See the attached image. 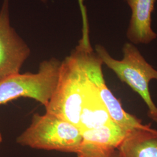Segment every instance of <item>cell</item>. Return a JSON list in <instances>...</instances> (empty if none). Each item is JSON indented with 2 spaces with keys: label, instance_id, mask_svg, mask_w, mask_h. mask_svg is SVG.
Returning a JSON list of instances; mask_svg holds the SVG:
<instances>
[{
  "label": "cell",
  "instance_id": "13",
  "mask_svg": "<svg viewBox=\"0 0 157 157\" xmlns=\"http://www.w3.org/2000/svg\"><path fill=\"white\" fill-rule=\"evenodd\" d=\"M147 115L149 118H151L152 121H154V122L157 123V113H154V114L147 113Z\"/></svg>",
  "mask_w": 157,
  "mask_h": 157
},
{
  "label": "cell",
  "instance_id": "2",
  "mask_svg": "<svg viewBox=\"0 0 157 157\" xmlns=\"http://www.w3.org/2000/svg\"><path fill=\"white\" fill-rule=\"evenodd\" d=\"M88 82L83 67L73 50L61 61L56 88L45 107L46 112L78 128Z\"/></svg>",
  "mask_w": 157,
  "mask_h": 157
},
{
  "label": "cell",
  "instance_id": "9",
  "mask_svg": "<svg viewBox=\"0 0 157 157\" xmlns=\"http://www.w3.org/2000/svg\"><path fill=\"white\" fill-rule=\"evenodd\" d=\"M112 121L97 90L89 80L80 116L79 129L82 132L95 129L107 124Z\"/></svg>",
  "mask_w": 157,
  "mask_h": 157
},
{
  "label": "cell",
  "instance_id": "11",
  "mask_svg": "<svg viewBox=\"0 0 157 157\" xmlns=\"http://www.w3.org/2000/svg\"><path fill=\"white\" fill-rule=\"evenodd\" d=\"M78 157H120L118 149H103L93 146L81 145Z\"/></svg>",
  "mask_w": 157,
  "mask_h": 157
},
{
  "label": "cell",
  "instance_id": "5",
  "mask_svg": "<svg viewBox=\"0 0 157 157\" xmlns=\"http://www.w3.org/2000/svg\"><path fill=\"white\" fill-rule=\"evenodd\" d=\"M73 51L78 57L89 80L97 90L112 120L128 131L146 128L147 125L142 124L139 119L124 110L120 101L108 88L102 71L103 62L93 50L90 38H81Z\"/></svg>",
  "mask_w": 157,
  "mask_h": 157
},
{
  "label": "cell",
  "instance_id": "7",
  "mask_svg": "<svg viewBox=\"0 0 157 157\" xmlns=\"http://www.w3.org/2000/svg\"><path fill=\"white\" fill-rule=\"evenodd\" d=\"M132 11L126 37L133 44H147L157 38L151 27L157 0H124Z\"/></svg>",
  "mask_w": 157,
  "mask_h": 157
},
{
  "label": "cell",
  "instance_id": "4",
  "mask_svg": "<svg viewBox=\"0 0 157 157\" xmlns=\"http://www.w3.org/2000/svg\"><path fill=\"white\" fill-rule=\"evenodd\" d=\"M61 64L52 58L41 62L37 73H17L0 81V105L25 97L45 107L56 90Z\"/></svg>",
  "mask_w": 157,
  "mask_h": 157
},
{
  "label": "cell",
  "instance_id": "14",
  "mask_svg": "<svg viewBox=\"0 0 157 157\" xmlns=\"http://www.w3.org/2000/svg\"><path fill=\"white\" fill-rule=\"evenodd\" d=\"M2 133H1V131H0V146H1V143H2Z\"/></svg>",
  "mask_w": 157,
  "mask_h": 157
},
{
  "label": "cell",
  "instance_id": "10",
  "mask_svg": "<svg viewBox=\"0 0 157 157\" xmlns=\"http://www.w3.org/2000/svg\"><path fill=\"white\" fill-rule=\"evenodd\" d=\"M129 132L112 121L101 127L82 131V145L103 149H118Z\"/></svg>",
  "mask_w": 157,
  "mask_h": 157
},
{
  "label": "cell",
  "instance_id": "6",
  "mask_svg": "<svg viewBox=\"0 0 157 157\" xmlns=\"http://www.w3.org/2000/svg\"><path fill=\"white\" fill-rule=\"evenodd\" d=\"M30 50L10 23L9 0L0 10V81L20 73Z\"/></svg>",
  "mask_w": 157,
  "mask_h": 157
},
{
  "label": "cell",
  "instance_id": "1",
  "mask_svg": "<svg viewBox=\"0 0 157 157\" xmlns=\"http://www.w3.org/2000/svg\"><path fill=\"white\" fill-rule=\"evenodd\" d=\"M16 141L33 149L77 154L82 135L78 126L67 121L47 112L44 115L37 113Z\"/></svg>",
  "mask_w": 157,
  "mask_h": 157
},
{
  "label": "cell",
  "instance_id": "8",
  "mask_svg": "<svg viewBox=\"0 0 157 157\" xmlns=\"http://www.w3.org/2000/svg\"><path fill=\"white\" fill-rule=\"evenodd\" d=\"M118 151L120 157H157V130L147 126L129 131Z\"/></svg>",
  "mask_w": 157,
  "mask_h": 157
},
{
  "label": "cell",
  "instance_id": "12",
  "mask_svg": "<svg viewBox=\"0 0 157 157\" xmlns=\"http://www.w3.org/2000/svg\"><path fill=\"white\" fill-rule=\"evenodd\" d=\"M43 2H45L46 0H40ZM83 1L84 0H78V4L80 6V11L82 13V21H85L87 19V11L86 7L84 6V4H83Z\"/></svg>",
  "mask_w": 157,
  "mask_h": 157
},
{
  "label": "cell",
  "instance_id": "3",
  "mask_svg": "<svg viewBox=\"0 0 157 157\" xmlns=\"http://www.w3.org/2000/svg\"><path fill=\"white\" fill-rule=\"evenodd\" d=\"M95 50L103 63L140 95L148 108V113H157V107L150 95L149 83L152 80H157V70L146 61L135 44L130 42L124 43L122 48L124 57L121 60L112 58L102 45H95Z\"/></svg>",
  "mask_w": 157,
  "mask_h": 157
}]
</instances>
